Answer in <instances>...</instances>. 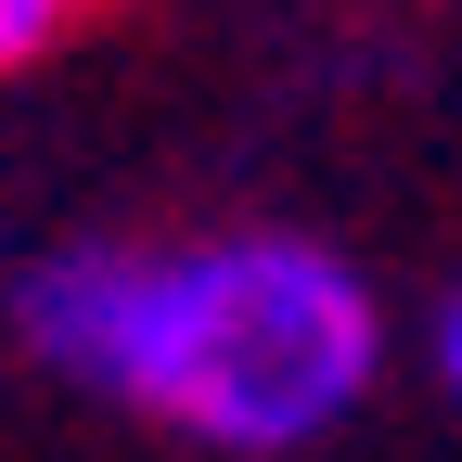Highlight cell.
<instances>
[{"instance_id":"3","label":"cell","mask_w":462,"mask_h":462,"mask_svg":"<svg viewBox=\"0 0 462 462\" xmlns=\"http://www.w3.org/2000/svg\"><path fill=\"white\" fill-rule=\"evenodd\" d=\"M437 385L462 398V282H449V309H437Z\"/></svg>"},{"instance_id":"1","label":"cell","mask_w":462,"mask_h":462,"mask_svg":"<svg viewBox=\"0 0 462 462\" xmlns=\"http://www.w3.org/2000/svg\"><path fill=\"white\" fill-rule=\"evenodd\" d=\"M14 334L51 385L231 462L334 437L385 373V309L321 231H78L14 270Z\"/></svg>"},{"instance_id":"2","label":"cell","mask_w":462,"mask_h":462,"mask_svg":"<svg viewBox=\"0 0 462 462\" xmlns=\"http://www.w3.org/2000/svg\"><path fill=\"white\" fill-rule=\"evenodd\" d=\"M78 14H90V0H0V65H39Z\"/></svg>"}]
</instances>
